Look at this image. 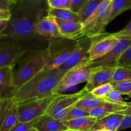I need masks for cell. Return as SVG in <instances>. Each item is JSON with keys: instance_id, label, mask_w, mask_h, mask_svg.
<instances>
[{"instance_id": "30bf717a", "label": "cell", "mask_w": 131, "mask_h": 131, "mask_svg": "<svg viewBox=\"0 0 131 131\" xmlns=\"http://www.w3.org/2000/svg\"><path fill=\"white\" fill-rule=\"evenodd\" d=\"M100 36L96 37L91 46L88 54L89 61H94L108 53L115 47L119 40L114 33L107 34L99 38Z\"/></svg>"}, {"instance_id": "4dcf8cb0", "label": "cell", "mask_w": 131, "mask_h": 131, "mask_svg": "<svg viewBox=\"0 0 131 131\" xmlns=\"http://www.w3.org/2000/svg\"><path fill=\"white\" fill-rule=\"evenodd\" d=\"M47 3L51 8L70 9L72 0H47Z\"/></svg>"}, {"instance_id": "60d3db41", "label": "cell", "mask_w": 131, "mask_h": 131, "mask_svg": "<svg viewBox=\"0 0 131 131\" xmlns=\"http://www.w3.org/2000/svg\"><path fill=\"white\" fill-rule=\"evenodd\" d=\"M27 131H38V130H37V129H36V128L34 126H33V127H32L31 128H30L29 130H28Z\"/></svg>"}, {"instance_id": "8d00e7d4", "label": "cell", "mask_w": 131, "mask_h": 131, "mask_svg": "<svg viewBox=\"0 0 131 131\" xmlns=\"http://www.w3.org/2000/svg\"><path fill=\"white\" fill-rule=\"evenodd\" d=\"M14 4L12 0H0V10L10 11Z\"/></svg>"}, {"instance_id": "7a4b0ae2", "label": "cell", "mask_w": 131, "mask_h": 131, "mask_svg": "<svg viewBox=\"0 0 131 131\" xmlns=\"http://www.w3.org/2000/svg\"><path fill=\"white\" fill-rule=\"evenodd\" d=\"M65 73L59 68L41 72L18 88L14 95V99L19 105L54 95Z\"/></svg>"}, {"instance_id": "7402d4cb", "label": "cell", "mask_w": 131, "mask_h": 131, "mask_svg": "<svg viewBox=\"0 0 131 131\" xmlns=\"http://www.w3.org/2000/svg\"><path fill=\"white\" fill-rule=\"evenodd\" d=\"M56 19L65 21L81 22L78 14L72 11L70 9H59L49 8L48 15Z\"/></svg>"}, {"instance_id": "7bdbcfd3", "label": "cell", "mask_w": 131, "mask_h": 131, "mask_svg": "<svg viewBox=\"0 0 131 131\" xmlns=\"http://www.w3.org/2000/svg\"><path fill=\"white\" fill-rule=\"evenodd\" d=\"M127 95H128V96H129V97H130V98H131V92H130V93H128V94H127Z\"/></svg>"}, {"instance_id": "d590c367", "label": "cell", "mask_w": 131, "mask_h": 131, "mask_svg": "<svg viewBox=\"0 0 131 131\" xmlns=\"http://www.w3.org/2000/svg\"><path fill=\"white\" fill-rule=\"evenodd\" d=\"M129 128H131V115H125L120 124L118 131L129 129Z\"/></svg>"}, {"instance_id": "44dd1931", "label": "cell", "mask_w": 131, "mask_h": 131, "mask_svg": "<svg viewBox=\"0 0 131 131\" xmlns=\"http://www.w3.org/2000/svg\"><path fill=\"white\" fill-rule=\"evenodd\" d=\"M106 102H107V101H106L105 99L97 98V97H94V96L92 95L90 93H89V94L86 95L83 98L81 99L75 104V107L90 112L91 110L96 108L97 107L101 106V104Z\"/></svg>"}, {"instance_id": "3957f363", "label": "cell", "mask_w": 131, "mask_h": 131, "mask_svg": "<svg viewBox=\"0 0 131 131\" xmlns=\"http://www.w3.org/2000/svg\"><path fill=\"white\" fill-rule=\"evenodd\" d=\"M52 55L50 46L33 51L19 61V66L14 70V87L15 91L35 76L42 72Z\"/></svg>"}, {"instance_id": "5bb4252c", "label": "cell", "mask_w": 131, "mask_h": 131, "mask_svg": "<svg viewBox=\"0 0 131 131\" xmlns=\"http://www.w3.org/2000/svg\"><path fill=\"white\" fill-rule=\"evenodd\" d=\"M56 20L63 38L78 40L85 37L83 23L81 22L65 21L58 19H56Z\"/></svg>"}, {"instance_id": "1f68e13d", "label": "cell", "mask_w": 131, "mask_h": 131, "mask_svg": "<svg viewBox=\"0 0 131 131\" xmlns=\"http://www.w3.org/2000/svg\"><path fill=\"white\" fill-rule=\"evenodd\" d=\"M40 118L35 119V120H33V121L29 122H18L10 131H27L29 130L30 128H31L32 127L34 126L35 124L38 122Z\"/></svg>"}, {"instance_id": "f1b7e54d", "label": "cell", "mask_w": 131, "mask_h": 131, "mask_svg": "<svg viewBox=\"0 0 131 131\" xmlns=\"http://www.w3.org/2000/svg\"><path fill=\"white\" fill-rule=\"evenodd\" d=\"M111 83L113 86L114 90L120 92L122 95H127L131 92V81Z\"/></svg>"}, {"instance_id": "603a6c76", "label": "cell", "mask_w": 131, "mask_h": 131, "mask_svg": "<svg viewBox=\"0 0 131 131\" xmlns=\"http://www.w3.org/2000/svg\"><path fill=\"white\" fill-rule=\"evenodd\" d=\"M109 23L126 10L131 9V0H112L111 3Z\"/></svg>"}, {"instance_id": "f6af8a7d", "label": "cell", "mask_w": 131, "mask_h": 131, "mask_svg": "<svg viewBox=\"0 0 131 131\" xmlns=\"http://www.w3.org/2000/svg\"><path fill=\"white\" fill-rule=\"evenodd\" d=\"M21 1V0H14V1H15V2H17V1Z\"/></svg>"}, {"instance_id": "e0dca14e", "label": "cell", "mask_w": 131, "mask_h": 131, "mask_svg": "<svg viewBox=\"0 0 131 131\" xmlns=\"http://www.w3.org/2000/svg\"><path fill=\"white\" fill-rule=\"evenodd\" d=\"M124 115L119 113H112L97 120L90 131L106 130L118 131Z\"/></svg>"}, {"instance_id": "484cf974", "label": "cell", "mask_w": 131, "mask_h": 131, "mask_svg": "<svg viewBox=\"0 0 131 131\" xmlns=\"http://www.w3.org/2000/svg\"><path fill=\"white\" fill-rule=\"evenodd\" d=\"M111 1L112 0H102V2L100 3V5H99L97 9L95 10L93 14L83 23L84 27L86 26L89 25L91 23H93V21H95L110 6V5H111Z\"/></svg>"}, {"instance_id": "d4e9b609", "label": "cell", "mask_w": 131, "mask_h": 131, "mask_svg": "<svg viewBox=\"0 0 131 131\" xmlns=\"http://www.w3.org/2000/svg\"><path fill=\"white\" fill-rule=\"evenodd\" d=\"M127 81H131V67H116L111 83Z\"/></svg>"}, {"instance_id": "d6986e66", "label": "cell", "mask_w": 131, "mask_h": 131, "mask_svg": "<svg viewBox=\"0 0 131 131\" xmlns=\"http://www.w3.org/2000/svg\"><path fill=\"white\" fill-rule=\"evenodd\" d=\"M126 107L127 105L116 104L106 102L96 108L91 110L89 112L90 116L98 120L112 113H117L119 111L125 110Z\"/></svg>"}, {"instance_id": "ffe728a7", "label": "cell", "mask_w": 131, "mask_h": 131, "mask_svg": "<svg viewBox=\"0 0 131 131\" xmlns=\"http://www.w3.org/2000/svg\"><path fill=\"white\" fill-rule=\"evenodd\" d=\"M97 119L88 116L74 120L63 121L68 129L78 131H90L95 125Z\"/></svg>"}, {"instance_id": "ba28073f", "label": "cell", "mask_w": 131, "mask_h": 131, "mask_svg": "<svg viewBox=\"0 0 131 131\" xmlns=\"http://www.w3.org/2000/svg\"><path fill=\"white\" fill-rule=\"evenodd\" d=\"M17 107L14 97L0 99V131H10L19 122Z\"/></svg>"}, {"instance_id": "4316f807", "label": "cell", "mask_w": 131, "mask_h": 131, "mask_svg": "<svg viewBox=\"0 0 131 131\" xmlns=\"http://www.w3.org/2000/svg\"><path fill=\"white\" fill-rule=\"evenodd\" d=\"M113 90L114 88L113 84L111 83H107L93 89L91 92L90 94L97 98L104 99Z\"/></svg>"}, {"instance_id": "4fadbf2b", "label": "cell", "mask_w": 131, "mask_h": 131, "mask_svg": "<svg viewBox=\"0 0 131 131\" xmlns=\"http://www.w3.org/2000/svg\"><path fill=\"white\" fill-rule=\"evenodd\" d=\"M79 46H80V42L79 40H73L71 44L63 47L60 51L55 53H52V52L51 58L46 66L45 67L43 71H47L60 67L72 56L73 54L79 49Z\"/></svg>"}, {"instance_id": "8fae6325", "label": "cell", "mask_w": 131, "mask_h": 131, "mask_svg": "<svg viewBox=\"0 0 131 131\" xmlns=\"http://www.w3.org/2000/svg\"><path fill=\"white\" fill-rule=\"evenodd\" d=\"M116 67H94L84 89L90 93L95 88L111 83Z\"/></svg>"}, {"instance_id": "7c38bea8", "label": "cell", "mask_w": 131, "mask_h": 131, "mask_svg": "<svg viewBox=\"0 0 131 131\" xmlns=\"http://www.w3.org/2000/svg\"><path fill=\"white\" fill-rule=\"evenodd\" d=\"M95 38L96 37L91 38V37H84L83 38L79 39L80 46L79 49L73 54L72 56L65 63L60 66L59 69L66 72L72 68L86 60L88 59L86 55L88 54L91 46Z\"/></svg>"}, {"instance_id": "cb8c5ba5", "label": "cell", "mask_w": 131, "mask_h": 131, "mask_svg": "<svg viewBox=\"0 0 131 131\" xmlns=\"http://www.w3.org/2000/svg\"><path fill=\"white\" fill-rule=\"evenodd\" d=\"M102 1V0H88L78 13L81 23H84L93 14Z\"/></svg>"}, {"instance_id": "ab89813d", "label": "cell", "mask_w": 131, "mask_h": 131, "mask_svg": "<svg viewBox=\"0 0 131 131\" xmlns=\"http://www.w3.org/2000/svg\"><path fill=\"white\" fill-rule=\"evenodd\" d=\"M117 113L121 114V115H131V106H127V107L124 110H122V111H119Z\"/></svg>"}, {"instance_id": "5b68a950", "label": "cell", "mask_w": 131, "mask_h": 131, "mask_svg": "<svg viewBox=\"0 0 131 131\" xmlns=\"http://www.w3.org/2000/svg\"><path fill=\"white\" fill-rule=\"evenodd\" d=\"M89 93L83 88L82 90L72 94H59L50 106L47 115L58 120L63 121L65 116L75 104Z\"/></svg>"}, {"instance_id": "9a60e30c", "label": "cell", "mask_w": 131, "mask_h": 131, "mask_svg": "<svg viewBox=\"0 0 131 131\" xmlns=\"http://www.w3.org/2000/svg\"><path fill=\"white\" fill-rule=\"evenodd\" d=\"M15 92L14 87V67H5L0 69V99L14 97Z\"/></svg>"}, {"instance_id": "b9f144b4", "label": "cell", "mask_w": 131, "mask_h": 131, "mask_svg": "<svg viewBox=\"0 0 131 131\" xmlns=\"http://www.w3.org/2000/svg\"><path fill=\"white\" fill-rule=\"evenodd\" d=\"M63 131H78V130H70V129H67V130H65Z\"/></svg>"}, {"instance_id": "83f0119b", "label": "cell", "mask_w": 131, "mask_h": 131, "mask_svg": "<svg viewBox=\"0 0 131 131\" xmlns=\"http://www.w3.org/2000/svg\"><path fill=\"white\" fill-rule=\"evenodd\" d=\"M90 116V113L88 111H86L84 110H81V109L75 107V106L73 107L70 111V112L67 115L65 118H64L63 121H67V120H74V119L84 117V116ZM63 122V121H62Z\"/></svg>"}, {"instance_id": "277c9868", "label": "cell", "mask_w": 131, "mask_h": 131, "mask_svg": "<svg viewBox=\"0 0 131 131\" xmlns=\"http://www.w3.org/2000/svg\"><path fill=\"white\" fill-rule=\"evenodd\" d=\"M94 67L90 64L88 59L72 68L65 74L56 90V94H63V92L70 90L75 86L87 82Z\"/></svg>"}, {"instance_id": "bcb514c9", "label": "cell", "mask_w": 131, "mask_h": 131, "mask_svg": "<svg viewBox=\"0 0 131 131\" xmlns=\"http://www.w3.org/2000/svg\"><path fill=\"white\" fill-rule=\"evenodd\" d=\"M12 1H14V2L15 3H16V2H15V1H14V0H12Z\"/></svg>"}, {"instance_id": "9c48e42d", "label": "cell", "mask_w": 131, "mask_h": 131, "mask_svg": "<svg viewBox=\"0 0 131 131\" xmlns=\"http://www.w3.org/2000/svg\"><path fill=\"white\" fill-rule=\"evenodd\" d=\"M26 47L17 42L0 43V69L5 67H15L26 52Z\"/></svg>"}, {"instance_id": "ac0fdd59", "label": "cell", "mask_w": 131, "mask_h": 131, "mask_svg": "<svg viewBox=\"0 0 131 131\" xmlns=\"http://www.w3.org/2000/svg\"><path fill=\"white\" fill-rule=\"evenodd\" d=\"M34 127L38 131H63L68 129L63 122L47 114L41 116Z\"/></svg>"}, {"instance_id": "74e56055", "label": "cell", "mask_w": 131, "mask_h": 131, "mask_svg": "<svg viewBox=\"0 0 131 131\" xmlns=\"http://www.w3.org/2000/svg\"><path fill=\"white\" fill-rule=\"evenodd\" d=\"M8 20H0V38H2V35L7 28Z\"/></svg>"}, {"instance_id": "52a82bcc", "label": "cell", "mask_w": 131, "mask_h": 131, "mask_svg": "<svg viewBox=\"0 0 131 131\" xmlns=\"http://www.w3.org/2000/svg\"><path fill=\"white\" fill-rule=\"evenodd\" d=\"M131 46V38L122 37L115 47L102 57L94 60L89 61L92 67H115L124 52Z\"/></svg>"}, {"instance_id": "ee69618b", "label": "cell", "mask_w": 131, "mask_h": 131, "mask_svg": "<svg viewBox=\"0 0 131 131\" xmlns=\"http://www.w3.org/2000/svg\"><path fill=\"white\" fill-rule=\"evenodd\" d=\"M96 131H108V130H96Z\"/></svg>"}, {"instance_id": "6da1fadb", "label": "cell", "mask_w": 131, "mask_h": 131, "mask_svg": "<svg viewBox=\"0 0 131 131\" xmlns=\"http://www.w3.org/2000/svg\"><path fill=\"white\" fill-rule=\"evenodd\" d=\"M47 0H21L13 5L7 28L2 38L14 42L26 40L37 37L36 26L38 22L48 15Z\"/></svg>"}, {"instance_id": "f546056e", "label": "cell", "mask_w": 131, "mask_h": 131, "mask_svg": "<svg viewBox=\"0 0 131 131\" xmlns=\"http://www.w3.org/2000/svg\"><path fill=\"white\" fill-rule=\"evenodd\" d=\"M104 99L107 102L113 104H116L126 105L127 102H125L121 93L115 90H113Z\"/></svg>"}, {"instance_id": "f35d334b", "label": "cell", "mask_w": 131, "mask_h": 131, "mask_svg": "<svg viewBox=\"0 0 131 131\" xmlns=\"http://www.w3.org/2000/svg\"><path fill=\"white\" fill-rule=\"evenodd\" d=\"M11 15L10 11L0 10V20H9Z\"/></svg>"}, {"instance_id": "836d02e7", "label": "cell", "mask_w": 131, "mask_h": 131, "mask_svg": "<svg viewBox=\"0 0 131 131\" xmlns=\"http://www.w3.org/2000/svg\"><path fill=\"white\" fill-rule=\"evenodd\" d=\"M88 1V0H72L70 10L78 14Z\"/></svg>"}, {"instance_id": "2e32d148", "label": "cell", "mask_w": 131, "mask_h": 131, "mask_svg": "<svg viewBox=\"0 0 131 131\" xmlns=\"http://www.w3.org/2000/svg\"><path fill=\"white\" fill-rule=\"evenodd\" d=\"M36 33L38 36L42 37L63 38L56 19L49 15H47L38 22L36 26Z\"/></svg>"}, {"instance_id": "d6a6232c", "label": "cell", "mask_w": 131, "mask_h": 131, "mask_svg": "<svg viewBox=\"0 0 131 131\" xmlns=\"http://www.w3.org/2000/svg\"><path fill=\"white\" fill-rule=\"evenodd\" d=\"M118 66L131 67V46L120 58Z\"/></svg>"}, {"instance_id": "8992f818", "label": "cell", "mask_w": 131, "mask_h": 131, "mask_svg": "<svg viewBox=\"0 0 131 131\" xmlns=\"http://www.w3.org/2000/svg\"><path fill=\"white\" fill-rule=\"evenodd\" d=\"M58 95L18 105L19 122H29L46 115L51 104Z\"/></svg>"}, {"instance_id": "e575fe53", "label": "cell", "mask_w": 131, "mask_h": 131, "mask_svg": "<svg viewBox=\"0 0 131 131\" xmlns=\"http://www.w3.org/2000/svg\"><path fill=\"white\" fill-rule=\"evenodd\" d=\"M117 38L122 37H129L131 38V20L127 24L126 26L117 33H114Z\"/></svg>"}]
</instances>
